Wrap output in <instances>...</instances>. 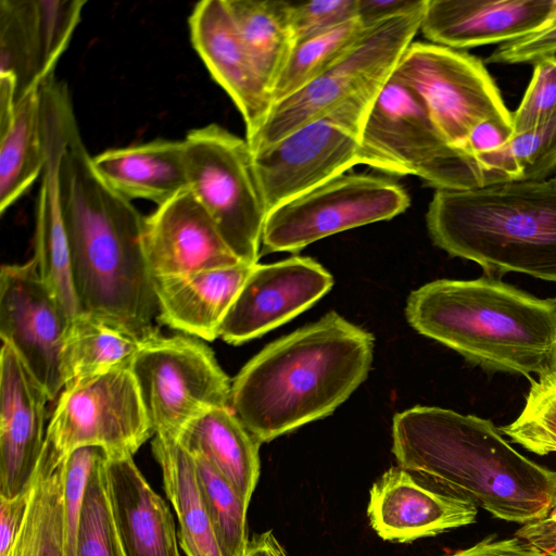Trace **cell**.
I'll return each mask as SVG.
<instances>
[{
	"label": "cell",
	"mask_w": 556,
	"mask_h": 556,
	"mask_svg": "<svg viewBox=\"0 0 556 556\" xmlns=\"http://www.w3.org/2000/svg\"><path fill=\"white\" fill-rule=\"evenodd\" d=\"M397 466L428 484L468 500L491 516L526 525L553 504L556 471L529 459L490 420L415 406L392 422Z\"/></svg>",
	"instance_id": "1"
},
{
	"label": "cell",
	"mask_w": 556,
	"mask_h": 556,
	"mask_svg": "<svg viewBox=\"0 0 556 556\" xmlns=\"http://www.w3.org/2000/svg\"><path fill=\"white\" fill-rule=\"evenodd\" d=\"M372 334L336 312L265 346L231 382L230 408L262 444L334 412L370 370Z\"/></svg>",
	"instance_id": "2"
},
{
	"label": "cell",
	"mask_w": 556,
	"mask_h": 556,
	"mask_svg": "<svg viewBox=\"0 0 556 556\" xmlns=\"http://www.w3.org/2000/svg\"><path fill=\"white\" fill-rule=\"evenodd\" d=\"M78 125L60 166V198L79 312L150 327L159 314L143 251V216L97 174Z\"/></svg>",
	"instance_id": "3"
},
{
	"label": "cell",
	"mask_w": 556,
	"mask_h": 556,
	"mask_svg": "<svg viewBox=\"0 0 556 556\" xmlns=\"http://www.w3.org/2000/svg\"><path fill=\"white\" fill-rule=\"evenodd\" d=\"M409 325L493 371L532 379L556 371V305L494 276L439 279L413 291Z\"/></svg>",
	"instance_id": "4"
},
{
	"label": "cell",
	"mask_w": 556,
	"mask_h": 556,
	"mask_svg": "<svg viewBox=\"0 0 556 556\" xmlns=\"http://www.w3.org/2000/svg\"><path fill=\"white\" fill-rule=\"evenodd\" d=\"M426 224L438 248L490 276L513 271L556 282V175L435 190Z\"/></svg>",
	"instance_id": "5"
},
{
	"label": "cell",
	"mask_w": 556,
	"mask_h": 556,
	"mask_svg": "<svg viewBox=\"0 0 556 556\" xmlns=\"http://www.w3.org/2000/svg\"><path fill=\"white\" fill-rule=\"evenodd\" d=\"M358 164L396 176H416L435 190L489 186L476 160L451 146L418 98L393 77L368 111Z\"/></svg>",
	"instance_id": "6"
},
{
	"label": "cell",
	"mask_w": 556,
	"mask_h": 556,
	"mask_svg": "<svg viewBox=\"0 0 556 556\" xmlns=\"http://www.w3.org/2000/svg\"><path fill=\"white\" fill-rule=\"evenodd\" d=\"M426 2L367 28L331 67L295 93L274 103L261 129L247 140L251 151L274 144L349 100L379 92L419 31Z\"/></svg>",
	"instance_id": "7"
},
{
	"label": "cell",
	"mask_w": 556,
	"mask_h": 556,
	"mask_svg": "<svg viewBox=\"0 0 556 556\" xmlns=\"http://www.w3.org/2000/svg\"><path fill=\"white\" fill-rule=\"evenodd\" d=\"M182 140L189 189L241 262L257 264L267 211L247 139L210 124Z\"/></svg>",
	"instance_id": "8"
},
{
	"label": "cell",
	"mask_w": 556,
	"mask_h": 556,
	"mask_svg": "<svg viewBox=\"0 0 556 556\" xmlns=\"http://www.w3.org/2000/svg\"><path fill=\"white\" fill-rule=\"evenodd\" d=\"M379 92L349 100L274 144L252 152L267 214L358 164L364 122Z\"/></svg>",
	"instance_id": "9"
},
{
	"label": "cell",
	"mask_w": 556,
	"mask_h": 556,
	"mask_svg": "<svg viewBox=\"0 0 556 556\" xmlns=\"http://www.w3.org/2000/svg\"><path fill=\"white\" fill-rule=\"evenodd\" d=\"M392 77L421 102L447 142L460 149L480 123L501 119L513 124V112L483 62L467 52L425 41H413Z\"/></svg>",
	"instance_id": "10"
},
{
	"label": "cell",
	"mask_w": 556,
	"mask_h": 556,
	"mask_svg": "<svg viewBox=\"0 0 556 556\" xmlns=\"http://www.w3.org/2000/svg\"><path fill=\"white\" fill-rule=\"evenodd\" d=\"M410 205L394 179L344 173L270 211L264 224V252H296L323 238L389 220Z\"/></svg>",
	"instance_id": "11"
},
{
	"label": "cell",
	"mask_w": 556,
	"mask_h": 556,
	"mask_svg": "<svg viewBox=\"0 0 556 556\" xmlns=\"http://www.w3.org/2000/svg\"><path fill=\"white\" fill-rule=\"evenodd\" d=\"M130 370L154 435L176 438L202 414L230 407L228 376L193 337H159L136 355Z\"/></svg>",
	"instance_id": "12"
},
{
	"label": "cell",
	"mask_w": 556,
	"mask_h": 556,
	"mask_svg": "<svg viewBox=\"0 0 556 556\" xmlns=\"http://www.w3.org/2000/svg\"><path fill=\"white\" fill-rule=\"evenodd\" d=\"M152 435L130 367H122L64 387L43 450L61 459L87 446L134 455Z\"/></svg>",
	"instance_id": "13"
},
{
	"label": "cell",
	"mask_w": 556,
	"mask_h": 556,
	"mask_svg": "<svg viewBox=\"0 0 556 556\" xmlns=\"http://www.w3.org/2000/svg\"><path fill=\"white\" fill-rule=\"evenodd\" d=\"M68 323L40 278L35 257L2 265L0 337L21 357L50 401L64 389L62 351Z\"/></svg>",
	"instance_id": "14"
},
{
	"label": "cell",
	"mask_w": 556,
	"mask_h": 556,
	"mask_svg": "<svg viewBox=\"0 0 556 556\" xmlns=\"http://www.w3.org/2000/svg\"><path fill=\"white\" fill-rule=\"evenodd\" d=\"M333 277L309 257L255 264L225 316L219 338L233 345L262 337L323 298Z\"/></svg>",
	"instance_id": "15"
},
{
	"label": "cell",
	"mask_w": 556,
	"mask_h": 556,
	"mask_svg": "<svg viewBox=\"0 0 556 556\" xmlns=\"http://www.w3.org/2000/svg\"><path fill=\"white\" fill-rule=\"evenodd\" d=\"M142 242L153 279L243 263L190 189L146 216Z\"/></svg>",
	"instance_id": "16"
},
{
	"label": "cell",
	"mask_w": 556,
	"mask_h": 556,
	"mask_svg": "<svg viewBox=\"0 0 556 556\" xmlns=\"http://www.w3.org/2000/svg\"><path fill=\"white\" fill-rule=\"evenodd\" d=\"M478 507L394 466L371 485L367 517L383 541L408 543L476 522Z\"/></svg>",
	"instance_id": "17"
},
{
	"label": "cell",
	"mask_w": 556,
	"mask_h": 556,
	"mask_svg": "<svg viewBox=\"0 0 556 556\" xmlns=\"http://www.w3.org/2000/svg\"><path fill=\"white\" fill-rule=\"evenodd\" d=\"M50 399L11 345L0 352V496L31 486L46 439Z\"/></svg>",
	"instance_id": "18"
},
{
	"label": "cell",
	"mask_w": 556,
	"mask_h": 556,
	"mask_svg": "<svg viewBox=\"0 0 556 556\" xmlns=\"http://www.w3.org/2000/svg\"><path fill=\"white\" fill-rule=\"evenodd\" d=\"M189 28L192 46L213 79L226 91L245 125V139L263 126L273 105L270 90L255 67L226 0L195 4Z\"/></svg>",
	"instance_id": "19"
},
{
	"label": "cell",
	"mask_w": 556,
	"mask_h": 556,
	"mask_svg": "<svg viewBox=\"0 0 556 556\" xmlns=\"http://www.w3.org/2000/svg\"><path fill=\"white\" fill-rule=\"evenodd\" d=\"M554 0H427L419 31L455 50L521 39L543 28Z\"/></svg>",
	"instance_id": "20"
},
{
	"label": "cell",
	"mask_w": 556,
	"mask_h": 556,
	"mask_svg": "<svg viewBox=\"0 0 556 556\" xmlns=\"http://www.w3.org/2000/svg\"><path fill=\"white\" fill-rule=\"evenodd\" d=\"M104 470L123 556H180L173 515L132 455L106 454Z\"/></svg>",
	"instance_id": "21"
},
{
	"label": "cell",
	"mask_w": 556,
	"mask_h": 556,
	"mask_svg": "<svg viewBox=\"0 0 556 556\" xmlns=\"http://www.w3.org/2000/svg\"><path fill=\"white\" fill-rule=\"evenodd\" d=\"M254 265L199 271L182 276L154 278L160 323L213 341Z\"/></svg>",
	"instance_id": "22"
},
{
	"label": "cell",
	"mask_w": 556,
	"mask_h": 556,
	"mask_svg": "<svg viewBox=\"0 0 556 556\" xmlns=\"http://www.w3.org/2000/svg\"><path fill=\"white\" fill-rule=\"evenodd\" d=\"M161 337L154 326L135 325L113 315L80 312L67 325L62 351L64 387L117 368Z\"/></svg>",
	"instance_id": "23"
},
{
	"label": "cell",
	"mask_w": 556,
	"mask_h": 556,
	"mask_svg": "<svg viewBox=\"0 0 556 556\" xmlns=\"http://www.w3.org/2000/svg\"><path fill=\"white\" fill-rule=\"evenodd\" d=\"M97 174L129 199L157 206L189 189L184 140L156 139L91 156Z\"/></svg>",
	"instance_id": "24"
},
{
	"label": "cell",
	"mask_w": 556,
	"mask_h": 556,
	"mask_svg": "<svg viewBox=\"0 0 556 556\" xmlns=\"http://www.w3.org/2000/svg\"><path fill=\"white\" fill-rule=\"evenodd\" d=\"M176 439L190 454L207 459L250 504L260 478L261 443L230 407L213 408L194 418Z\"/></svg>",
	"instance_id": "25"
},
{
	"label": "cell",
	"mask_w": 556,
	"mask_h": 556,
	"mask_svg": "<svg viewBox=\"0 0 556 556\" xmlns=\"http://www.w3.org/2000/svg\"><path fill=\"white\" fill-rule=\"evenodd\" d=\"M152 452L164 490L179 523V542L187 556H224L198 484L192 455L175 437L155 434Z\"/></svg>",
	"instance_id": "26"
},
{
	"label": "cell",
	"mask_w": 556,
	"mask_h": 556,
	"mask_svg": "<svg viewBox=\"0 0 556 556\" xmlns=\"http://www.w3.org/2000/svg\"><path fill=\"white\" fill-rule=\"evenodd\" d=\"M40 86L16 102L13 122L0 134V213L41 176L45 164Z\"/></svg>",
	"instance_id": "27"
},
{
	"label": "cell",
	"mask_w": 556,
	"mask_h": 556,
	"mask_svg": "<svg viewBox=\"0 0 556 556\" xmlns=\"http://www.w3.org/2000/svg\"><path fill=\"white\" fill-rule=\"evenodd\" d=\"M239 35L270 93L295 43L282 0H226Z\"/></svg>",
	"instance_id": "28"
},
{
	"label": "cell",
	"mask_w": 556,
	"mask_h": 556,
	"mask_svg": "<svg viewBox=\"0 0 556 556\" xmlns=\"http://www.w3.org/2000/svg\"><path fill=\"white\" fill-rule=\"evenodd\" d=\"M65 460L42 452L28 511L9 556H62Z\"/></svg>",
	"instance_id": "29"
},
{
	"label": "cell",
	"mask_w": 556,
	"mask_h": 556,
	"mask_svg": "<svg viewBox=\"0 0 556 556\" xmlns=\"http://www.w3.org/2000/svg\"><path fill=\"white\" fill-rule=\"evenodd\" d=\"M12 75L17 100L48 77L36 0L0 1V75Z\"/></svg>",
	"instance_id": "30"
},
{
	"label": "cell",
	"mask_w": 556,
	"mask_h": 556,
	"mask_svg": "<svg viewBox=\"0 0 556 556\" xmlns=\"http://www.w3.org/2000/svg\"><path fill=\"white\" fill-rule=\"evenodd\" d=\"M34 257L41 280L70 324L80 312L73 285L61 200L53 192L41 194L37 201Z\"/></svg>",
	"instance_id": "31"
},
{
	"label": "cell",
	"mask_w": 556,
	"mask_h": 556,
	"mask_svg": "<svg viewBox=\"0 0 556 556\" xmlns=\"http://www.w3.org/2000/svg\"><path fill=\"white\" fill-rule=\"evenodd\" d=\"M367 28L353 18L294 43L271 88L274 103L295 93L338 62Z\"/></svg>",
	"instance_id": "32"
},
{
	"label": "cell",
	"mask_w": 556,
	"mask_h": 556,
	"mask_svg": "<svg viewBox=\"0 0 556 556\" xmlns=\"http://www.w3.org/2000/svg\"><path fill=\"white\" fill-rule=\"evenodd\" d=\"M202 500L224 556H245L249 505L230 482L203 456L191 454Z\"/></svg>",
	"instance_id": "33"
},
{
	"label": "cell",
	"mask_w": 556,
	"mask_h": 556,
	"mask_svg": "<svg viewBox=\"0 0 556 556\" xmlns=\"http://www.w3.org/2000/svg\"><path fill=\"white\" fill-rule=\"evenodd\" d=\"M106 452L94 462L84 492L78 527V556H123L105 480Z\"/></svg>",
	"instance_id": "34"
},
{
	"label": "cell",
	"mask_w": 556,
	"mask_h": 556,
	"mask_svg": "<svg viewBox=\"0 0 556 556\" xmlns=\"http://www.w3.org/2000/svg\"><path fill=\"white\" fill-rule=\"evenodd\" d=\"M530 381L523 409L500 430L534 454L556 453V371Z\"/></svg>",
	"instance_id": "35"
},
{
	"label": "cell",
	"mask_w": 556,
	"mask_h": 556,
	"mask_svg": "<svg viewBox=\"0 0 556 556\" xmlns=\"http://www.w3.org/2000/svg\"><path fill=\"white\" fill-rule=\"evenodd\" d=\"M518 180H543L556 169V111L544 122L514 134L507 143Z\"/></svg>",
	"instance_id": "36"
},
{
	"label": "cell",
	"mask_w": 556,
	"mask_h": 556,
	"mask_svg": "<svg viewBox=\"0 0 556 556\" xmlns=\"http://www.w3.org/2000/svg\"><path fill=\"white\" fill-rule=\"evenodd\" d=\"M36 4L45 67L51 76L70 45L86 1L36 0Z\"/></svg>",
	"instance_id": "37"
},
{
	"label": "cell",
	"mask_w": 556,
	"mask_h": 556,
	"mask_svg": "<svg viewBox=\"0 0 556 556\" xmlns=\"http://www.w3.org/2000/svg\"><path fill=\"white\" fill-rule=\"evenodd\" d=\"M103 451L98 446H87L66 457L62 556H78V527L84 492L90 470Z\"/></svg>",
	"instance_id": "38"
},
{
	"label": "cell",
	"mask_w": 556,
	"mask_h": 556,
	"mask_svg": "<svg viewBox=\"0 0 556 556\" xmlns=\"http://www.w3.org/2000/svg\"><path fill=\"white\" fill-rule=\"evenodd\" d=\"M556 111V55L534 63L532 78L513 112L514 134L523 132L544 122Z\"/></svg>",
	"instance_id": "39"
},
{
	"label": "cell",
	"mask_w": 556,
	"mask_h": 556,
	"mask_svg": "<svg viewBox=\"0 0 556 556\" xmlns=\"http://www.w3.org/2000/svg\"><path fill=\"white\" fill-rule=\"evenodd\" d=\"M294 41L323 33L357 17V0L288 1Z\"/></svg>",
	"instance_id": "40"
},
{
	"label": "cell",
	"mask_w": 556,
	"mask_h": 556,
	"mask_svg": "<svg viewBox=\"0 0 556 556\" xmlns=\"http://www.w3.org/2000/svg\"><path fill=\"white\" fill-rule=\"evenodd\" d=\"M556 55V24L516 41L501 45L486 59L488 63L521 64Z\"/></svg>",
	"instance_id": "41"
},
{
	"label": "cell",
	"mask_w": 556,
	"mask_h": 556,
	"mask_svg": "<svg viewBox=\"0 0 556 556\" xmlns=\"http://www.w3.org/2000/svg\"><path fill=\"white\" fill-rule=\"evenodd\" d=\"M31 486L12 498L0 496V556H9L24 525Z\"/></svg>",
	"instance_id": "42"
},
{
	"label": "cell",
	"mask_w": 556,
	"mask_h": 556,
	"mask_svg": "<svg viewBox=\"0 0 556 556\" xmlns=\"http://www.w3.org/2000/svg\"><path fill=\"white\" fill-rule=\"evenodd\" d=\"M513 136L511 123L501 119H488L475 127L462 150L475 159L503 148Z\"/></svg>",
	"instance_id": "43"
},
{
	"label": "cell",
	"mask_w": 556,
	"mask_h": 556,
	"mask_svg": "<svg viewBox=\"0 0 556 556\" xmlns=\"http://www.w3.org/2000/svg\"><path fill=\"white\" fill-rule=\"evenodd\" d=\"M443 556H546L526 540L514 535L513 538L498 539L496 535H488L478 543Z\"/></svg>",
	"instance_id": "44"
},
{
	"label": "cell",
	"mask_w": 556,
	"mask_h": 556,
	"mask_svg": "<svg viewBox=\"0 0 556 556\" xmlns=\"http://www.w3.org/2000/svg\"><path fill=\"white\" fill-rule=\"evenodd\" d=\"M424 0H357V18L366 27L418 8Z\"/></svg>",
	"instance_id": "45"
},
{
	"label": "cell",
	"mask_w": 556,
	"mask_h": 556,
	"mask_svg": "<svg viewBox=\"0 0 556 556\" xmlns=\"http://www.w3.org/2000/svg\"><path fill=\"white\" fill-rule=\"evenodd\" d=\"M515 535L526 540L546 556H556V526L546 519L522 525Z\"/></svg>",
	"instance_id": "46"
},
{
	"label": "cell",
	"mask_w": 556,
	"mask_h": 556,
	"mask_svg": "<svg viewBox=\"0 0 556 556\" xmlns=\"http://www.w3.org/2000/svg\"><path fill=\"white\" fill-rule=\"evenodd\" d=\"M245 556H288L286 549L271 530L254 534L249 543Z\"/></svg>",
	"instance_id": "47"
},
{
	"label": "cell",
	"mask_w": 556,
	"mask_h": 556,
	"mask_svg": "<svg viewBox=\"0 0 556 556\" xmlns=\"http://www.w3.org/2000/svg\"><path fill=\"white\" fill-rule=\"evenodd\" d=\"M543 518L556 526V486H555L552 507H551L548 514Z\"/></svg>",
	"instance_id": "48"
},
{
	"label": "cell",
	"mask_w": 556,
	"mask_h": 556,
	"mask_svg": "<svg viewBox=\"0 0 556 556\" xmlns=\"http://www.w3.org/2000/svg\"><path fill=\"white\" fill-rule=\"evenodd\" d=\"M554 301H555V305H556V298L554 299Z\"/></svg>",
	"instance_id": "49"
}]
</instances>
